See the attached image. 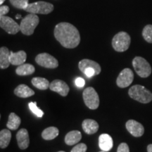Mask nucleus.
Returning <instances> with one entry per match:
<instances>
[{
    "label": "nucleus",
    "instance_id": "c9c22d12",
    "mask_svg": "<svg viewBox=\"0 0 152 152\" xmlns=\"http://www.w3.org/2000/svg\"><path fill=\"white\" fill-rule=\"evenodd\" d=\"M58 152H65V151H58Z\"/></svg>",
    "mask_w": 152,
    "mask_h": 152
},
{
    "label": "nucleus",
    "instance_id": "ddd939ff",
    "mask_svg": "<svg viewBox=\"0 0 152 152\" xmlns=\"http://www.w3.org/2000/svg\"><path fill=\"white\" fill-rule=\"evenodd\" d=\"M16 140L18 147L20 149H26L30 144V139L28 132L26 129L22 128L17 132Z\"/></svg>",
    "mask_w": 152,
    "mask_h": 152
},
{
    "label": "nucleus",
    "instance_id": "c756f323",
    "mask_svg": "<svg viewBox=\"0 0 152 152\" xmlns=\"http://www.w3.org/2000/svg\"><path fill=\"white\" fill-rule=\"evenodd\" d=\"M117 152H130L128 145L126 143H121L118 147Z\"/></svg>",
    "mask_w": 152,
    "mask_h": 152
},
{
    "label": "nucleus",
    "instance_id": "9b49d317",
    "mask_svg": "<svg viewBox=\"0 0 152 152\" xmlns=\"http://www.w3.org/2000/svg\"><path fill=\"white\" fill-rule=\"evenodd\" d=\"M126 129L132 136L135 137H142L144 133V128L141 123L134 121V120H129L126 123Z\"/></svg>",
    "mask_w": 152,
    "mask_h": 152
},
{
    "label": "nucleus",
    "instance_id": "f257e3e1",
    "mask_svg": "<svg viewBox=\"0 0 152 152\" xmlns=\"http://www.w3.org/2000/svg\"><path fill=\"white\" fill-rule=\"evenodd\" d=\"M54 34L56 40L65 48H75L80 42L78 30L69 23L62 22L57 24L54 28Z\"/></svg>",
    "mask_w": 152,
    "mask_h": 152
},
{
    "label": "nucleus",
    "instance_id": "473e14b6",
    "mask_svg": "<svg viewBox=\"0 0 152 152\" xmlns=\"http://www.w3.org/2000/svg\"><path fill=\"white\" fill-rule=\"evenodd\" d=\"M147 152H152V144H149V145H148Z\"/></svg>",
    "mask_w": 152,
    "mask_h": 152
},
{
    "label": "nucleus",
    "instance_id": "4be33fe9",
    "mask_svg": "<svg viewBox=\"0 0 152 152\" xmlns=\"http://www.w3.org/2000/svg\"><path fill=\"white\" fill-rule=\"evenodd\" d=\"M20 123H21V120H20V117L18 116L16 113H11L9 116L7 127L9 130H16L20 126Z\"/></svg>",
    "mask_w": 152,
    "mask_h": 152
},
{
    "label": "nucleus",
    "instance_id": "bb28decb",
    "mask_svg": "<svg viewBox=\"0 0 152 152\" xmlns=\"http://www.w3.org/2000/svg\"><path fill=\"white\" fill-rule=\"evenodd\" d=\"M11 4L15 8L25 10L29 5L28 0H9Z\"/></svg>",
    "mask_w": 152,
    "mask_h": 152
},
{
    "label": "nucleus",
    "instance_id": "b1692460",
    "mask_svg": "<svg viewBox=\"0 0 152 152\" xmlns=\"http://www.w3.org/2000/svg\"><path fill=\"white\" fill-rule=\"evenodd\" d=\"M58 133L59 131L56 127H49L42 131V137L45 140H52L58 135Z\"/></svg>",
    "mask_w": 152,
    "mask_h": 152
},
{
    "label": "nucleus",
    "instance_id": "a878e982",
    "mask_svg": "<svg viewBox=\"0 0 152 152\" xmlns=\"http://www.w3.org/2000/svg\"><path fill=\"white\" fill-rule=\"evenodd\" d=\"M142 36L147 42L152 43V25H147L142 30Z\"/></svg>",
    "mask_w": 152,
    "mask_h": 152
},
{
    "label": "nucleus",
    "instance_id": "5701e85b",
    "mask_svg": "<svg viewBox=\"0 0 152 152\" xmlns=\"http://www.w3.org/2000/svg\"><path fill=\"white\" fill-rule=\"evenodd\" d=\"M11 139V133L7 129H4L0 132V147L5 149L9 146Z\"/></svg>",
    "mask_w": 152,
    "mask_h": 152
},
{
    "label": "nucleus",
    "instance_id": "f3484780",
    "mask_svg": "<svg viewBox=\"0 0 152 152\" xmlns=\"http://www.w3.org/2000/svg\"><path fill=\"white\" fill-rule=\"evenodd\" d=\"M83 130L88 134H93L96 133L99 130L98 123L92 119H85L82 123Z\"/></svg>",
    "mask_w": 152,
    "mask_h": 152
},
{
    "label": "nucleus",
    "instance_id": "f03ea898",
    "mask_svg": "<svg viewBox=\"0 0 152 152\" xmlns=\"http://www.w3.org/2000/svg\"><path fill=\"white\" fill-rule=\"evenodd\" d=\"M129 96L133 99L142 104H148L152 101V93L140 85L131 87L128 91Z\"/></svg>",
    "mask_w": 152,
    "mask_h": 152
},
{
    "label": "nucleus",
    "instance_id": "1a4fd4ad",
    "mask_svg": "<svg viewBox=\"0 0 152 152\" xmlns=\"http://www.w3.org/2000/svg\"><path fill=\"white\" fill-rule=\"evenodd\" d=\"M0 26L7 33L15 35L20 30V26L14 19L9 16H0Z\"/></svg>",
    "mask_w": 152,
    "mask_h": 152
},
{
    "label": "nucleus",
    "instance_id": "4468645a",
    "mask_svg": "<svg viewBox=\"0 0 152 152\" xmlns=\"http://www.w3.org/2000/svg\"><path fill=\"white\" fill-rule=\"evenodd\" d=\"M78 67L79 69L82 72L84 71L85 69H87V68H94L95 71H96V75H99V74L101 73V71H102L101 66L98 63L94 61L87 59V58L81 60L79 62Z\"/></svg>",
    "mask_w": 152,
    "mask_h": 152
},
{
    "label": "nucleus",
    "instance_id": "f704fd0d",
    "mask_svg": "<svg viewBox=\"0 0 152 152\" xmlns=\"http://www.w3.org/2000/svg\"><path fill=\"white\" fill-rule=\"evenodd\" d=\"M6 0H0V4H1V5L3 4V3Z\"/></svg>",
    "mask_w": 152,
    "mask_h": 152
},
{
    "label": "nucleus",
    "instance_id": "0eeeda50",
    "mask_svg": "<svg viewBox=\"0 0 152 152\" xmlns=\"http://www.w3.org/2000/svg\"><path fill=\"white\" fill-rule=\"evenodd\" d=\"M83 100L90 109L95 110L99 106V97L96 90L92 87H89L83 91Z\"/></svg>",
    "mask_w": 152,
    "mask_h": 152
},
{
    "label": "nucleus",
    "instance_id": "20e7f679",
    "mask_svg": "<svg viewBox=\"0 0 152 152\" xmlns=\"http://www.w3.org/2000/svg\"><path fill=\"white\" fill-rule=\"evenodd\" d=\"M131 38L125 32H120L112 39V47L118 52H123L128 50L130 45Z\"/></svg>",
    "mask_w": 152,
    "mask_h": 152
},
{
    "label": "nucleus",
    "instance_id": "6e6552de",
    "mask_svg": "<svg viewBox=\"0 0 152 152\" xmlns=\"http://www.w3.org/2000/svg\"><path fill=\"white\" fill-rule=\"evenodd\" d=\"M35 61L39 66L46 68H56L58 66L56 58L48 53H41L35 57Z\"/></svg>",
    "mask_w": 152,
    "mask_h": 152
},
{
    "label": "nucleus",
    "instance_id": "6ab92c4d",
    "mask_svg": "<svg viewBox=\"0 0 152 152\" xmlns=\"http://www.w3.org/2000/svg\"><path fill=\"white\" fill-rule=\"evenodd\" d=\"M10 64V51L6 47H1L0 48V68L6 69Z\"/></svg>",
    "mask_w": 152,
    "mask_h": 152
},
{
    "label": "nucleus",
    "instance_id": "7ed1b4c3",
    "mask_svg": "<svg viewBox=\"0 0 152 152\" xmlns=\"http://www.w3.org/2000/svg\"><path fill=\"white\" fill-rule=\"evenodd\" d=\"M39 22V17L37 14H30L22 19L20 24V31L23 35H33L35 28H37Z\"/></svg>",
    "mask_w": 152,
    "mask_h": 152
},
{
    "label": "nucleus",
    "instance_id": "393cba45",
    "mask_svg": "<svg viewBox=\"0 0 152 152\" xmlns=\"http://www.w3.org/2000/svg\"><path fill=\"white\" fill-rule=\"evenodd\" d=\"M31 82L33 86H35L37 89L41 90H47V89H48V87H49V85H50L49 80H47L46 78H44V77H33Z\"/></svg>",
    "mask_w": 152,
    "mask_h": 152
},
{
    "label": "nucleus",
    "instance_id": "cd10ccee",
    "mask_svg": "<svg viewBox=\"0 0 152 152\" xmlns=\"http://www.w3.org/2000/svg\"><path fill=\"white\" fill-rule=\"evenodd\" d=\"M28 106H29L30 111L33 112L35 115H37L39 118H42L43 116L44 112L39 107H37L36 102H30Z\"/></svg>",
    "mask_w": 152,
    "mask_h": 152
},
{
    "label": "nucleus",
    "instance_id": "aec40b11",
    "mask_svg": "<svg viewBox=\"0 0 152 152\" xmlns=\"http://www.w3.org/2000/svg\"><path fill=\"white\" fill-rule=\"evenodd\" d=\"M82 134L78 130H73L67 133L65 137V142L67 145L71 146L80 141Z\"/></svg>",
    "mask_w": 152,
    "mask_h": 152
},
{
    "label": "nucleus",
    "instance_id": "7c9ffc66",
    "mask_svg": "<svg viewBox=\"0 0 152 152\" xmlns=\"http://www.w3.org/2000/svg\"><path fill=\"white\" fill-rule=\"evenodd\" d=\"M9 11V8L8 6L1 5L0 7V16H5L6 14H8Z\"/></svg>",
    "mask_w": 152,
    "mask_h": 152
},
{
    "label": "nucleus",
    "instance_id": "e433bc0d",
    "mask_svg": "<svg viewBox=\"0 0 152 152\" xmlns=\"http://www.w3.org/2000/svg\"><path fill=\"white\" fill-rule=\"evenodd\" d=\"M100 152H106V151H100Z\"/></svg>",
    "mask_w": 152,
    "mask_h": 152
},
{
    "label": "nucleus",
    "instance_id": "a211bd4d",
    "mask_svg": "<svg viewBox=\"0 0 152 152\" xmlns=\"http://www.w3.org/2000/svg\"><path fill=\"white\" fill-rule=\"evenodd\" d=\"M14 94L20 98H28L35 94L34 90L26 85H19L14 90Z\"/></svg>",
    "mask_w": 152,
    "mask_h": 152
},
{
    "label": "nucleus",
    "instance_id": "2eb2a0df",
    "mask_svg": "<svg viewBox=\"0 0 152 152\" xmlns=\"http://www.w3.org/2000/svg\"><path fill=\"white\" fill-rule=\"evenodd\" d=\"M99 146L102 151H110L113 146V142L111 137L108 134H101L99 137Z\"/></svg>",
    "mask_w": 152,
    "mask_h": 152
},
{
    "label": "nucleus",
    "instance_id": "412c9836",
    "mask_svg": "<svg viewBox=\"0 0 152 152\" xmlns=\"http://www.w3.org/2000/svg\"><path fill=\"white\" fill-rule=\"evenodd\" d=\"M35 68L33 65L30 64H23L22 65L18 66L16 68V73L18 75H29L35 73Z\"/></svg>",
    "mask_w": 152,
    "mask_h": 152
},
{
    "label": "nucleus",
    "instance_id": "39448f33",
    "mask_svg": "<svg viewBox=\"0 0 152 152\" xmlns=\"http://www.w3.org/2000/svg\"><path fill=\"white\" fill-rule=\"evenodd\" d=\"M132 66L134 71L140 77L145 78L151 75V67L145 58L141 56L134 57L132 61Z\"/></svg>",
    "mask_w": 152,
    "mask_h": 152
},
{
    "label": "nucleus",
    "instance_id": "dca6fc26",
    "mask_svg": "<svg viewBox=\"0 0 152 152\" xmlns=\"http://www.w3.org/2000/svg\"><path fill=\"white\" fill-rule=\"evenodd\" d=\"M27 54L24 51H19L18 52H10V63L13 66H20L26 62Z\"/></svg>",
    "mask_w": 152,
    "mask_h": 152
},
{
    "label": "nucleus",
    "instance_id": "9d476101",
    "mask_svg": "<svg viewBox=\"0 0 152 152\" xmlns=\"http://www.w3.org/2000/svg\"><path fill=\"white\" fill-rule=\"evenodd\" d=\"M134 74L130 68H125L120 73L116 80V84L121 88H125L132 84Z\"/></svg>",
    "mask_w": 152,
    "mask_h": 152
},
{
    "label": "nucleus",
    "instance_id": "72a5a7b5",
    "mask_svg": "<svg viewBox=\"0 0 152 152\" xmlns=\"http://www.w3.org/2000/svg\"><path fill=\"white\" fill-rule=\"evenodd\" d=\"M16 19H20V18H21V15H20V14H17L16 16Z\"/></svg>",
    "mask_w": 152,
    "mask_h": 152
},
{
    "label": "nucleus",
    "instance_id": "c85d7f7f",
    "mask_svg": "<svg viewBox=\"0 0 152 152\" xmlns=\"http://www.w3.org/2000/svg\"><path fill=\"white\" fill-rule=\"evenodd\" d=\"M87 145L84 143H80L77 144L72 149L71 152H86L87 151Z\"/></svg>",
    "mask_w": 152,
    "mask_h": 152
},
{
    "label": "nucleus",
    "instance_id": "f8f14e48",
    "mask_svg": "<svg viewBox=\"0 0 152 152\" xmlns=\"http://www.w3.org/2000/svg\"><path fill=\"white\" fill-rule=\"evenodd\" d=\"M49 89L53 92L59 94L61 96H67L69 92L70 88L68 85L61 80H54L49 85Z\"/></svg>",
    "mask_w": 152,
    "mask_h": 152
},
{
    "label": "nucleus",
    "instance_id": "423d86ee",
    "mask_svg": "<svg viewBox=\"0 0 152 152\" xmlns=\"http://www.w3.org/2000/svg\"><path fill=\"white\" fill-rule=\"evenodd\" d=\"M54 9V7L52 4L44 1H39L29 4L25 11L30 14H49L52 12Z\"/></svg>",
    "mask_w": 152,
    "mask_h": 152
},
{
    "label": "nucleus",
    "instance_id": "2f4dec72",
    "mask_svg": "<svg viewBox=\"0 0 152 152\" xmlns=\"http://www.w3.org/2000/svg\"><path fill=\"white\" fill-rule=\"evenodd\" d=\"M85 80L82 77H77L75 80V85L76 86H77L78 87H83L85 86Z\"/></svg>",
    "mask_w": 152,
    "mask_h": 152
}]
</instances>
